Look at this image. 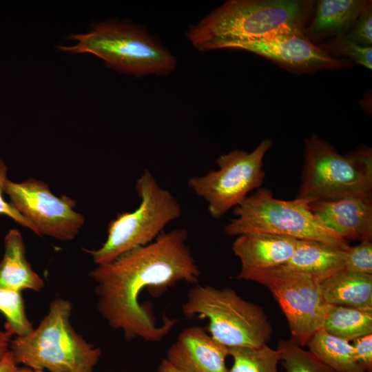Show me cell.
I'll return each mask as SVG.
<instances>
[{
    "mask_svg": "<svg viewBox=\"0 0 372 372\" xmlns=\"http://www.w3.org/2000/svg\"><path fill=\"white\" fill-rule=\"evenodd\" d=\"M5 194L10 204L32 225L37 235L71 240L85 223V217L74 210V199L53 194L41 180L28 178L16 183L8 179Z\"/></svg>",
    "mask_w": 372,
    "mask_h": 372,
    "instance_id": "cell-11",
    "label": "cell"
},
{
    "mask_svg": "<svg viewBox=\"0 0 372 372\" xmlns=\"http://www.w3.org/2000/svg\"><path fill=\"white\" fill-rule=\"evenodd\" d=\"M344 269L372 275V241L362 240L358 245L344 251Z\"/></svg>",
    "mask_w": 372,
    "mask_h": 372,
    "instance_id": "cell-26",
    "label": "cell"
},
{
    "mask_svg": "<svg viewBox=\"0 0 372 372\" xmlns=\"http://www.w3.org/2000/svg\"><path fill=\"white\" fill-rule=\"evenodd\" d=\"M318 45L330 56H345L369 70L372 68L371 47L358 45L344 37L329 40Z\"/></svg>",
    "mask_w": 372,
    "mask_h": 372,
    "instance_id": "cell-25",
    "label": "cell"
},
{
    "mask_svg": "<svg viewBox=\"0 0 372 372\" xmlns=\"http://www.w3.org/2000/svg\"><path fill=\"white\" fill-rule=\"evenodd\" d=\"M234 216L223 228L229 236L270 234L320 241L344 250L349 247L347 240L319 220L307 201L278 199L266 188L256 189L235 207Z\"/></svg>",
    "mask_w": 372,
    "mask_h": 372,
    "instance_id": "cell-6",
    "label": "cell"
},
{
    "mask_svg": "<svg viewBox=\"0 0 372 372\" xmlns=\"http://www.w3.org/2000/svg\"><path fill=\"white\" fill-rule=\"evenodd\" d=\"M77 43L59 49L74 54L90 53L119 72L141 77L165 76L177 65L176 57L157 38L140 25L110 20L96 24L86 34L68 37Z\"/></svg>",
    "mask_w": 372,
    "mask_h": 372,
    "instance_id": "cell-3",
    "label": "cell"
},
{
    "mask_svg": "<svg viewBox=\"0 0 372 372\" xmlns=\"http://www.w3.org/2000/svg\"><path fill=\"white\" fill-rule=\"evenodd\" d=\"M352 342L357 362L366 372H372V333Z\"/></svg>",
    "mask_w": 372,
    "mask_h": 372,
    "instance_id": "cell-29",
    "label": "cell"
},
{
    "mask_svg": "<svg viewBox=\"0 0 372 372\" xmlns=\"http://www.w3.org/2000/svg\"><path fill=\"white\" fill-rule=\"evenodd\" d=\"M298 239L270 234L239 236L232 250L241 264L240 272L269 269L287 262L294 253Z\"/></svg>",
    "mask_w": 372,
    "mask_h": 372,
    "instance_id": "cell-15",
    "label": "cell"
},
{
    "mask_svg": "<svg viewBox=\"0 0 372 372\" xmlns=\"http://www.w3.org/2000/svg\"><path fill=\"white\" fill-rule=\"evenodd\" d=\"M17 364L13 354L9 349L0 360V372H14Z\"/></svg>",
    "mask_w": 372,
    "mask_h": 372,
    "instance_id": "cell-30",
    "label": "cell"
},
{
    "mask_svg": "<svg viewBox=\"0 0 372 372\" xmlns=\"http://www.w3.org/2000/svg\"><path fill=\"white\" fill-rule=\"evenodd\" d=\"M297 198L308 203L346 196H372V152L366 147L340 154L313 134L304 142Z\"/></svg>",
    "mask_w": 372,
    "mask_h": 372,
    "instance_id": "cell-7",
    "label": "cell"
},
{
    "mask_svg": "<svg viewBox=\"0 0 372 372\" xmlns=\"http://www.w3.org/2000/svg\"><path fill=\"white\" fill-rule=\"evenodd\" d=\"M229 351L233 358L229 372H280V352L267 344L257 348L232 347Z\"/></svg>",
    "mask_w": 372,
    "mask_h": 372,
    "instance_id": "cell-22",
    "label": "cell"
},
{
    "mask_svg": "<svg viewBox=\"0 0 372 372\" xmlns=\"http://www.w3.org/2000/svg\"><path fill=\"white\" fill-rule=\"evenodd\" d=\"M271 145L265 139L250 152L235 149L223 154L216 160L218 169L189 179V187L207 202L214 218H220L260 187L265 177L263 159Z\"/></svg>",
    "mask_w": 372,
    "mask_h": 372,
    "instance_id": "cell-10",
    "label": "cell"
},
{
    "mask_svg": "<svg viewBox=\"0 0 372 372\" xmlns=\"http://www.w3.org/2000/svg\"><path fill=\"white\" fill-rule=\"evenodd\" d=\"M320 287L329 304L372 310V275L342 269L322 280Z\"/></svg>",
    "mask_w": 372,
    "mask_h": 372,
    "instance_id": "cell-19",
    "label": "cell"
},
{
    "mask_svg": "<svg viewBox=\"0 0 372 372\" xmlns=\"http://www.w3.org/2000/svg\"><path fill=\"white\" fill-rule=\"evenodd\" d=\"M4 246L5 253L0 262V288L20 292L24 289L40 291L44 282L27 260L21 232L11 229L5 237Z\"/></svg>",
    "mask_w": 372,
    "mask_h": 372,
    "instance_id": "cell-18",
    "label": "cell"
},
{
    "mask_svg": "<svg viewBox=\"0 0 372 372\" xmlns=\"http://www.w3.org/2000/svg\"><path fill=\"white\" fill-rule=\"evenodd\" d=\"M156 372H187L172 364L166 358L160 363Z\"/></svg>",
    "mask_w": 372,
    "mask_h": 372,
    "instance_id": "cell-32",
    "label": "cell"
},
{
    "mask_svg": "<svg viewBox=\"0 0 372 372\" xmlns=\"http://www.w3.org/2000/svg\"><path fill=\"white\" fill-rule=\"evenodd\" d=\"M277 349L286 372H335L291 338L280 340Z\"/></svg>",
    "mask_w": 372,
    "mask_h": 372,
    "instance_id": "cell-23",
    "label": "cell"
},
{
    "mask_svg": "<svg viewBox=\"0 0 372 372\" xmlns=\"http://www.w3.org/2000/svg\"><path fill=\"white\" fill-rule=\"evenodd\" d=\"M311 0H227L194 25L186 37L198 50L231 49L284 26L305 31Z\"/></svg>",
    "mask_w": 372,
    "mask_h": 372,
    "instance_id": "cell-2",
    "label": "cell"
},
{
    "mask_svg": "<svg viewBox=\"0 0 372 372\" xmlns=\"http://www.w3.org/2000/svg\"><path fill=\"white\" fill-rule=\"evenodd\" d=\"M369 0H318L305 29L306 37L318 45L346 35Z\"/></svg>",
    "mask_w": 372,
    "mask_h": 372,
    "instance_id": "cell-16",
    "label": "cell"
},
{
    "mask_svg": "<svg viewBox=\"0 0 372 372\" xmlns=\"http://www.w3.org/2000/svg\"><path fill=\"white\" fill-rule=\"evenodd\" d=\"M14 372H34V371L27 366H23V367H17Z\"/></svg>",
    "mask_w": 372,
    "mask_h": 372,
    "instance_id": "cell-33",
    "label": "cell"
},
{
    "mask_svg": "<svg viewBox=\"0 0 372 372\" xmlns=\"http://www.w3.org/2000/svg\"><path fill=\"white\" fill-rule=\"evenodd\" d=\"M0 311L6 320V331L11 335H26L34 329L20 291L0 288Z\"/></svg>",
    "mask_w": 372,
    "mask_h": 372,
    "instance_id": "cell-24",
    "label": "cell"
},
{
    "mask_svg": "<svg viewBox=\"0 0 372 372\" xmlns=\"http://www.w3.org/2000/svg\"><path fill=\"white\" fill-rule=\"evenodd\" d=\"M237 278L260 283L269 289L284 313L291 339L301 347L323 327L329 304L321 293L320 282L283 266L239 272Z\"/></svg>",
    "mask_w": 372,
    "mask_h": 372,
    "instance_id": "cell-9",
    "label": "cell"
},
{
    "mask_svg": "<svg viewBox=\"0 0 372 372\" xmlns=\"http://www.w3.org/2000/svg\"><path fill=\"white\" fill-rule=\"evenodd\" d=\"M135 189L141 199L139 206L134 211L118 214L109 223L107 236L101 247L85 250L98 265L152 242L181 214L176 198L158 185L149 170L145 169L137 179Z\"/></svg>",
    "mask_w": 372,
    "mask_h": 372,
    "instance_id": "cell-8",
    "label": "cell"
},
{
    "mask_svg": "<svg viewBox=\"0 0 372 372\" xmlns=\"http://www.w3.org/2000/svg\"><path fill=\"white\" fill-rule=\"evenodd\" d=\"M311 211L329 229L348 240H371L372 197L351 196L309 203Z\"/></svg>",
    "mask_w": 372,
    "mask_h": 372,
    "instance_id": "cell-13",
    "label": "cell"
},
{
    "mask_svg": "<svg viewBox=\"0 0 372 372\" xmlns=\"http://www.w3.org/2000/svg\"><path fill=\"white\" fill-rule=\"evenodd\" d=\"M344 251L313 240H299L298 246L284 267L309 276L320 283L344 269Z\"/></svg>",
    "mask_w": 372,
    "mask_h": 372,
    "instance_id": "cell-17",
    "label": "cell"
},
{
    "mask_svg": "<svg viewBox=\"0 0 372 372\" xmlns=\"http://www.w3.org/2000/svg\"><path fill=\"white\" fill-rule=\"evenodd\" d=\"M182 311L187 317L207 318L209 335L229 349L260 347L272 335L264 309L229 288L197 285L188 292Z\"/></svg>",
    "mask_w": 372,
    "mask_h": 372,
    "instance_id": "cell-5",
    "label": "cell"
},
{
    "mask_svg": "<svg viewBox=\"0 0 372 372\" xmlns=\"http://www.w3.org/2000/svg\"><path fill=\"white\" fill-rule=\"evenodd\" d=\"M12 335L8 332L0 331V360L9 351Z\"/></svg>",
    "mask_w": 372,
    "mask_h": 372,
    "instance_id": "cell-31",
    "label": "cell"
},
{
    "mask_svg": "<svg viewBox=\"0 0 372 372\" xmlns=\"http://www.w3.org/2000/svg\"><path fill=\"white\" fill-rule=\"evenodd\" d=\"M229 348L200 327L185 329L169 348L166 359L187 372H229Z\"/></svg>",
    "mask_w": 372,
    "mask_h": 372,
    "instance_id": "cell-14",
    "label": "cell"
},
{
    "mask_svg": "<svg viewBox=\"0 0 372 372\" xmlns=\"http://www.w3.org/2000/svg\"><path fill=\"white\" fill-rule=\"evenodd\" d=\"M231 49L262 56L298 74H312L322 70H345L353 66L350 61L328 54L306 37L304 30L289 26L237 44Z\"/></svg>",
    "mask_w": 372,
    "mask_h": 372,
    "instance_id": "cell-12",
    "label": "cell"
},
{
    "mask_svg": "<svg viewBox=\"0 0 372 372\" xmlns=\"http://www.w3.org/2000/svg\"><path fill=\"white\" fill-rule=\"evenodd\" d=\"M187 232L161 233L153 242L98 265L90 276L96 282L97 309L108 324L127 340L159 342L176 325L165 317L158 324L147 307L140 304L145 289L158 296L180 281L197 283L200 271L186 244Z\"/></svg>",
    "mask_w": 372,
    "mask_h": 372,
    "instance_id": "cell-1",
    "label": "cell"
},
{
    "mask_svg": "<svg viewBox=\"0 0 372 372\" xmlns=\"http://www.w3.org/2000/svg\"><path fill=\"white\" fill-rule=\"evenodd\" d=\"M350 41L364 47L372 44V3H368L362 11L351 29L343 36Z\"/></svg>",
    "mask_w": 372,
    "mask_h": 372,
    "instance_id": "cell-27",
    "label": "cell"
},
{
    "mask_svg": "<svg viewBox=\"0 0 372 372\" xmlns=\"http://www.w3.org/2000/svg\"><path fill=\"white\" fill-rule=\"evenodd\" d=\"M322 329L332 335L352 342L372 333V310L329 304Z\"/></svg>",
    "mask_w": 372,
    "mask_h": 372,
    "instance_id": "cell-21",
    "label": "cell"
},
{
    "mask_svg": "<svg viewBox=\"0 0 372 372\" xmlns=\"http://www.w3.org/2000/svg\"><path fill=\"white\" fill-rule=\"evenodd\" d=\"M34 372H44L43 371H34Z\"/></svg>",
    "mask_w": 372,
    "mask_h": 372,
    "instance_id": "cell-34",
    "label": "cell"
},
{
    "mask_svg": "<svg viewBox=\"0 0 372 372\" xmlns=\"http://www.w3.org/2000/svg\"><path fill=\"white\" fill-rule=\"evenodd\" d=\"M309 351L335 372H366L356 360L350 342L318 331L309 340Z\"/></svg>",
    "mask_w": 372,
    "mask_h": 372,
    "instance_id": "cell-20",
    "label": "cell"
},
{
    "mask_svg": "<svg viewBox=\"0 0 372 372\" xmlns=\"http://www.w3.org/2000/svg\"><path fill=\"white\" fill-rule=\"evenodd\" d=\"M72 309L69 300L55 299L36 329L11 340L10 350L17 364L33 371L94 372L101 351L74 330Z\"/></svg>",
    "mask_w": 372,
    "mask_h": 372,
    "instance_id": "cell-4",
    "label": "cell"
},
{
    "mask_svg": "<svg viewBox=\"0 0 372 372\" xmlns=\"http://www.w3.org/2000/svg\"><path fill=\"white\" fill-rule=\"evenodd\" d=\"M8 167L4 161L0 159V215H4L17 223L22 227H26L34 232L32 225L24 218L11 204L3 197L5 184L8 180Z\"/></svg>",
    "mask_w": 372,
    "mask_h": 372,
    "instance_id": "cell-28",
    "label": "cell"
}]
</instances>
